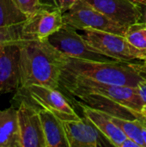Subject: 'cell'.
<instances>
[{
    "mask_svg": "<svg viewBox=\"0 0 146 147\" xmlns=\"http://www.w3.org/2000/svg\"><path fill=\"white\" fill-rule=\"evenodd\" d=\"M21 86L42 85L59 89L60 77L68 56L47 40L20 41Z\"/></svg>",
    "mask_w": 146,
    "mask_h": 147,
    "instance_id": "1",
    "label": "cell"
},
{
    "mask_svg": "<svg viewBox=\"0 0 146 147\" xmlns=\"http://www.w3.org/2000/svg\"><path fill=\"white\" fill-rule=\"evenodd\" d=\"M60 78H83L98 83L137 87L143 80L128 62H102L67 58Z\"/></svg>",
    "mask_w": 146,
    "mask_h": 147,
    "instance_id": "2",
    "label": "cell"
},
{
    "mask_svg": "<svg viewBox=\"0 0 146 147\" xmlns=\"http://www.w3.org/2000/svg\"><path fill=\"white\" fill-rule=\"evenodd\" d=\"M61 86L71 96L100 95L141 113L144 103L137 87L98 83L83 78H60Z\"/></svg>",
    "mask_w": 146,
    "mask_h": 147,
    "instance_id": "3",
    "label": "cell"
},
{
    "mask_svg": "<svg viewBox=\"0 0 146 147\" xmlns=\"http://www.w3.org/2000/svg\"><path fill=\"white\" fill-rule=\"evenodd\" d=\"M21 100L28 101L38 109L51 111L63 121L81 119L59 89L42 85L20 87L15 91L12 103Z\"/></svg>",
    "mask_w": 146,
    "mask_h": 147,
    "instance_id": "4",
    "label": "cell"
},
{
    "mask_svg": "<svg viewBox=\"0 0 146 147\" xmlns=\"http://www.w3.org/2000/svg\"><path fill=\"white\" fill-rule=\"evenodd\" d=\"M86 42L96 51L119 61L144 60L141 51L126 39L124 35L94 29H77Z\"/></svg>",
    "mask_w": 146,
    "mask_h": 147,
    "instance_id": "5",
    "label": "cell"
},
{
    "mask_svg": "<svg viewBox=\"0 0 146 147\" xmlns=\"http://www.w3.org/2000/svg\"><path fill=\"white\" fill-rule=\"evenodd\" d=\"M64 22L76 29H94L125 35L128 27L115 22L84 0L63 13Z\"/></svg>",
    "mask_w": 146,
    "mask_h": 147,
    "instance_id": "6",
    "label": "cell"
},
{
    "mask_svg": "<svg viewBox=\"0 0 146 147\" xmlns=\"http://www.w3.org/2000/svg\"><path fill=\"white\" fill-rule=\"evenodd\" d=\"M47 40L60 52L71 58L102 62L119 61L96 51L86 42L76 28L66 24L52 34Z\"/></svg>",
    "mask_w": 146,
    "mask_h": 147,
    "instance_id": "7",
    "label": "cell"
},
{
    "mask_svg": "<svg viewBox=\"0 0 146 147\" xmlns=\"http://www.w3.org/2000/svg\"><path fill=\"white\" fill-rule=\"evenodd\" d=\"M65 25L63 12L58 9H43L28 16L22 25V39L46 40Z\"/></svg>",
    "mask_w": 146,
    "mask_h": 147,
    "instance_id": "8",
    "label": "cell"
},
{
    "mask_svg": "<svg viewBox=\"0 0 146 147\" xmlns=\"http://www.w3.org/2000/svg\"><path fill=\"white\" fill-rule=\"evenodd\" d=\"M17 105L18 124L22 147H46L39 109L28 101L12 103Z\"/></svg>",
    "mask_w": 146,
    "mask_h": 147,
    "instance_id": "9",
    "label": "cell"
},
{
    "mask_svg": "<svg viewBox=\"0 0 146 147\" xmlns=\"http://www.w3.org/2000/svg\"><path fill=\"white\" fill-rule=\"evenodd\" d=\"M20 39L0 50V95L16 91L21 86Z\"/></svg>",
    "mask_w": 146,
    "mask_h": 147,
    "instance_id": "10",
    "label": "cell"
},
{
    "mask_svg": "<svg viewBox=\"0 0 146 147\" xmlns=\"http://www.w3.org/2000/svg\"><path fill=\"white\" fill-rule=\"evenodd\" d=\"M111 20L123 26L143 22L138 3L130 0H84Z\"/></svg>",
    "mask_w": 146,
    "mask_h": 147,
    "instance_id": "11",
    "label": "cell"
},
{
    "mask_svg": "<svg viewBox=\"0 0 146 147\" xmlns=\"http://www.w3.org/2000/svg\"><path fill=\"white\" fill-rule=\"evenodd\" d=\"M62 122L70 147H97L101 145L98 130L89 120Z\"/></svg>",
    "mask_w": 146,
    "mask_h": 147,
    "instance_id": "12",
    "label": "cell"
},
{
    "mask_svg": "<svg viewBox=\"0 0 146 147\" xmlns=\"http://www.w3.org/2000/svg\"><path fill=\"white\" fill-rule=\"evenodd\" d=\"M78 104L82 108L85 118L89 120L102 135H104L111 145L116 147L121 146L122 142L127 137L122 130L111 121L108 114L83 103Z\"/></svg>",
    "mask_w": 146,
    "mask_h": 147,
    "instance_id": "13",
    "label": "cell"
},
{
    "mask_svg": "<svg viewBox=\"0 0 146 147\" xmlns=\"http://www.w3.org/2000/svg\"><path fill=\"white\" fill-rule=\"evenodd\" d=\"M73 98L76 99L77 103L85 104L114 116L134 120L138 119L142 115L139 112L100 95H77L74 96Z\"/></svg>",
    "mask_w": 146,
    "mask_h": 147,
    "instance_id": "14",
    "label": "cell"
},
{
    "mask_svg": "<svg viewBox=\"0 0 146 147\" xmlns=\"http://www.w3.org/2000/svg\"><path fill=\"white\" fill-rule=\"evenodd\" d=\"M46 147H70L62 121L51 111L39 109Z\"/></svg>",
    "mask_w": 146,
    "mask_h": 147,
    "instance_id": "15",
    "label": "cell"
},
{
    "mask_svg": "<svg viewBox=\"0 0 146 147\" xmlns=\"http://www.w3.org/2000/svg\"><path fill=\"white\" fill-rule=\"evenodd\" d=\"M0 147H22L17 109H0Z\"/></svg>",
    "mask_w": 146,
    "mask_h": 147,
    "instance_id": "16",
    "label": "cell"
},
{
    "mask_svg": "<svg viewBox=\"0 0 146 147\" xmlns=\"http://www.w3.org/2000/svg\"><path fill=\"white\" fill-rule=\"evenodd\" d=\"M27 17L14 0H0V28L22 26Z\"/></svg>",
    "mask_w": 146,
    "mask_h": 147,
    "instance_id": "17",
    "label": "cell"
},
{
    "mask_svg": "<svg viewBox=\"0 0 146 147\" xmlns=\"http://www.w3.org/2000/svg\"><path fill=\"white\" fill-rule=\"evenodd\" d=\"M108 116L111 119V121L122 130V132L126 135L127 138L133 140L140 146V147H145L142 137L143 125L139 119H125L118 116H114L111 115H108Z\"/></svg>",
    "mask_w": 146,
    "mask_h": 147,
    "instance_id": "18",
    "label": "cell"
},
{
    "mask_svg": "<svg viewBox=\"0 0 146 147\" xmlns=\"http://www.w3.org/2000/svg\"><path fill=\"white\" fill-rule=\"evenodd\" d=\"M124 36L136 48L146 51V23L145 22L128 26Z\"/></svg>",
    "mask_w": 146,
    "mask_h": 147,
    "instance_id": "19",
    "label": "cell"
},
{
    "mask_svg": "<svg viewBox=\"0 0 146 147\" xmlns=\"http://www.w3.org/2000/svg\"><path fill=\"white\" fill-rule=\"evenodd\" d=\"M21 11L27 16L43 9L57 8L53 0H14ZM59 9V8H58Z\"/></svg>",
    "mask_w": 146,
    "mask_h": 147,
    "instance_id": "20",
    "label": "cell"
},
{
    "mask_svg": "<svg viewBox=\"0 0 146 147\" xmlns=\"http://www.w3.org/2000/svg\"><path fill=\"white\" fill-rule=\"evenodd\" d=\"M21 29L22 26L0 28V50L4 45L22 39Z\"/></svg>",
    "mask_w": 146,
    "mask_h": 147,
    "instance_id": "21",
    "label": "cell"
},
{
    "mask_svg": "<svg viewBox=\"0 0 146 147\" xmlns=\"http://www.w3.org/2000/svg\"><path fill=\"white\" fill-rule=\"evenodd\" d=\"M128 64L139 74V76L144 80L146 81V59L129 61Z\"/></svg>",
    "mask_w": 146,
    "mask_h": 147,
    "instance_id": "22",
    "label": "cell"
},
{
    "mask_svg": "<svg viewBox=\"0 0 146 147\" xmlns=\"http://www.w3.org/2000/svg\"><path fill=\"white\" fill-rule=\"evenodd\" d=\"M57 8H59L63 13L70 9L78 0H53Z\"/></svg>",
    "mask_w": 146,
    "mask_h": 147,
    "instance_id": "23",
    "label": "cell"
},
{
    "mask_svg": "<svg viewBox=\"0 0 146 147\" xmlns=\"http://www.w3.org/2000/svg\"><path fill=\"white\" fill-rule=\"evenodd\" d=\"M137 90L138 92L143 101L144 105H146V81L145 80H142L139 83L138 86H137Z\"/></svg>",
    "mask_w": 146,
    "mask_h": 147,
    "instance_id": "24",
    "label": "cell"
},
{
    "mask_svg": "<svg viewBox=\"0 0 146 147\" xmlns=\"http://www.w3.org/2000/svg\"><path fill=\"white\" fill-rule=\"evenodd\" d=\"M120 147H140V146L130 138H126L121 144Z\"/></svg>",
    "mask_w": 146,
    "mask_h": 147,
    "instance_id": "25",
    "label": "cell"
},
{
    "mask_svg": "<svg viewBox=\"0 0 146 147\" xmlns=\"http://www.w3.org/2000/svg\"><path fill=\"white\" fill-rule=\"evenodd\" d=\"M138 4L142 14V21L146 23V3H140Z\"/></svg>",
    "mask_w": 146,
    "mask_h": 147,
    "instance_id": "26",
    "label": "cell"
},
{
    "mask_svg": "<svg viewBox=\"0 0 146 147\" xmlns=\"http://www.w3.org/2000/svg\"><path fill=\"white\" fill-rule=\"evenodd\" d=\"M142 137H143V141L145 144V147H146V128L143 126V129H142Z\"/></svg>",
    "mask_w": 146,
    "mask_h": 147,
    "instance_id": "27",
    "label": "cell"
},
{
    "mask_svg": "<svg viewBox=\"0 0 146 147\" xmlns=\"http://www.w3.org/2000/svg\"><path fill=\"white\" fill-rule=\"evenodd\" d=\"M140 121H141V123H142V125L145 127L146 128V117L145 116H144L143 115H141L139 118H138Z\"/></svg>",
    "mask_w": 146,
    "mask_h": 147,
    "instance_id": "28",
    "label": "cell"
},
{
    "mask_svg": "<svg viewBox=\"0 0 146 147\" xmlns=\"http://www.w3.org/2000/svg\"><path fill=\"white\" fill-rule=\"evenodd\" d=\"M141 114H142L144 116H145L146 117V105H144V106H143V109H142V110H141Z\"/></svg>",
    "mask_w": 146,
    "mask_h": 147,
    "instance_id": "29",
    "label": "cell"
},
{
    "mask_svg": "<svg viewBox=\"0 0 146 147\" xmlns=\"http://www.w3.org/2000/svg\"><path fill=\"white\" fill-rule=\"evenodd\" d=\"M130 1H132V2H133V3H145V0H130Z\"/></svg>",
    "mask_w": 146,
    "mask_h": 147,
    "instance_id": "30",
    "label": "cell"
},
{
    "mask_svg": "<svg viewBox=\"0 0 146 147\" xmlns=\"http://www.w3.org/2000/svg\"><path fill=\"white\" fill-rule=\"evenodd\" d=\"M144 56H145V59H146V51H144Z\"/></svg>",
    "mask_w": 146,
    "mask_h": 147,
    "instance_id": "31",
    "label": "cell"
},
{
    "mask_svg": "<svg viewBox=\"0 0 146 147\" xmlns=\"http://www.w3.org/2000/svg\"><path fill=\"white\" fill-rule=\"evenodd\" d=\"M145 3H146V0H145Z\"/></svg>",
    "mask_w": 146,
    "mask_h": 147,
    "instance_id": "32",
    "label": "cell"
}]
</instances>
